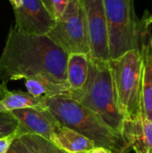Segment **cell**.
<instances>
[{"mask_svg":"<svg viewBox=\"0 0 152 153\" xmlns=\"http://www.w3.org/2000/svg\"><path fill=\"white\" fill-rule=\"evenodd\" d=\"M51 16L56 21L64 13L70 0H42Z\"/></svg>","mask_w":152,"mask_h":153,"instance_id":"ac0fdd59","label":"cell"},{"mask_svg":"<svg viewBox=\"0 0 152 153\" xmlns=\"http://www.w3.org/2000/svg\"><path fill=\"white\" fill-rule=\"evenodd\" d=\"M11 4L13 5V9H17L21 6L22 4V0H9Z\"/></svg>","mask_w":152,"mask_h":153,"instance_id":"7402d4cb","label":"cell"},{"mask_svg":"<svg viewBox=\"0 0 152 153\" xmlns=\"http://www.w3.org/2000/svg\"><path fill=\"white\" fill-rule=\"evenodd\" d=\"M44 102L60 125L87 137L95 146L106 148L113 153L129 148L121 134L78 101L65 97H53L44 100Z\"/></svg>","mask_w":152,"mask_h":153,"instance_id":"7a4b0ae2","label":"cell"},{"mask_svg":"<svg viewBox=\"0 0 152 153\" xmlns=\"http://www.w3.org/2000/svg\"><path fill=\"white\" fill-rule=\"evenodd\" d=\"M85 153H113L111 151L106 149V148H103V147H99V146H95L93 149L90 150L89 152Z\"/></svg>","mask_w":152,"mask_h":153,"instance_id":"44dd1931","label":"cell"},{"mask_svg":"<svg viewBox=\"0 0 152 153\" xmlns=\"http://www.w3.org/2000/svg\"><path fill=\"white\" fill-rule=\"evenodd\" d=\"M19 139L24 143L30 153H66L52 142L37 134H22Z\"/></svg>","mask_w":152,"mask_h":153,"instance_id":"2e32d148","label":"cell"},{"mask_svg":"<svg viewBox=\"0 0 152 153\" xmlns=\"http://www.w3.org/2000/svg\"><path fill=\"white\" fill-rule=\"evenodd\" d=\"M142 57V78L141 92V112L144 119L152 122V52L150 42L140 48Z\"/></svg>","mask_w":152,"mask_h":153,"instance_id":"4fadbf2b","label":"cell"},{"mask_svg":"<svg viewBox=\"0 0 152 153\" xmlns=\"http://www.w3.org/2000/svg\"><path fill=\"white\" fill-rule=\"evenodd\" d=\"M117 106L125 119L142 116L141 92L142 57L139 49H133L115 60H109Z\"/></svg>","mask_w":152,"mask_h":153,"instance_id":"5b68a950","label":"cell"},{"mask_svg":"<svg viewBox=\"0 0 152 153\" xmlns=\"http://www.w3.org/2000/svg\"><path fill=\"white\" fill-rule=\"evenodd\" d=\"M68 56L47 35L26 34L13 26L0 56V80L44 76L65 83Z\"/></svg>","mask_w":152,"mask_h":153,"instance_id":"6da1fadb","label":"cell"},{"mask_svg":"<svg viewBox=\"0 0 152 153\" xmlns=\"http://www.w3.org/2000/svg\"><path fill=\"white\" fill-rule=\"evenodd\" d=\"M147 22H148V24H151L152 23V14L151 16H148V18H147Z\"/></svg>","mask_w":152,"mask_h":153,"instance_id":"603a6c76","label":"cell"},{"mask_svg":"<svg viewBox=\"0 0 152 153\" xmlns=\"http://www.w3.org/2000/svg\"><path fill=\"white\" fill-rule=\"evenodd\" d=\"M19 121L18 130L22 134H37L50 141L57 120L47 108H26L11 111Z\"/></svg>","mask_w":152,"mask_h":153,"instance_id":"9c48e42d","label":"cell"},{"mask_svg":"<svg viewBox=\"0 0 152 153\" xmlns=\"http://www.w3.org/2000/svg\"><path fill=\"white\" fill-rule=\"evenodd\" d=\"M47 36L68 55L90 56L86 13L82 0H70Z\"/></svg>","mask_w":152,"mask_h":153,"instance_id":"8992f818","label":"cell"},{"mask_svg":"<svg viewBox=\"0 0 152 153\" xmlns=\"http://www.w3.org/2000/svg\"><path fill=\"white\" fill-rule=\"evenodd\" d=\"M69 99L93 111L111 129L121 134L125 118L117 106L109 61L90 58L85 85L82 90L71 92Z\"/></svg>","mask_w":152,"mask_h":153,"instance_id":"3957f363","label":"cell"},{"mask_svg":"<svg viewBox=\"0 0 152 153\" xmlns=\"http://www.w3.org/2000/svg\"><path fill=\"white\" fill-rule=\"evenodd\" d=\"M5 153H30V152L18 137L13 141V143Z\"/></svg>","mask_w":152,"mask_h":153,"instance_id":"ffe728a7","label":"cell"},{"mask_svg":"<svg viewBox=\"0 0 152 153\" xmlns=\"http://www.w3.org/2000/svg\"><path fill=\"white\" fill-rule=\"evenodd\" d=\"M150 46H151V52H152V36H151V40H150Z\"/></svg>","mask_w":152,"mask_h":153,"instance_id":"d4e9b609","label":"cell"},{"mask_svg":"<svg viewBox=\"0 0 152 153\" xmlns=\"http://www.w3.org/2000/svg\"><path fill=\"white\" fill-rule=\"evenodd\" d=\"M50 142L66 153H85L95 147L92 141L59 123L54 128Z\"/></svg>","mask_w":152,"mask_h":153,"instance_id":"8fae6325","label":"cell"},{"mask_svg":"<svg viewBox=\"0 0 152 153\" xmlns=\"http://www.w3.org/2000/svg\"><path fill=\"white\" fill-rule=\"evenodd\" d=\"M27 92L35 98L46 100L53 97L69 98L70 88L67 82L58 83L44 76H32L25 79Z\"/></svg>","mask_w":152,"mask_h":153,"instance_id":"5bb4252c","label":"cell"},{"mask_svg":"<svg viewBox=\"0 0 152 153\" xmlns=\"http://www.w3.org/2000/svg\"><path fill=\"white\" fill-rule=\"evenodd\" d=\"M26 108H47L44 100L35 98L29 92L10 91L6 82L0 83V112H11Z\"/></svg>","mask_w":152,"mask_h":153,"instance_id":"7c38bea8","label":"cell"},{"mask_svg":"<svg viewBox=\"0 0 152 153\" xmlns=\"http://www.w3.org/2000/svg\"><path fill=\"white\" fill-rule=\"evenodd\" d=\"M108 34L109 60L139 49L150 42V28L142 24L134 10V0H103Z\"/></svg>","mask_w":152,"mask_h":153,"instance_id":"277c9868","label":"cell"},{"mask_svg":"<svg viewBox=\"0 0 152 153\" xmlns=\"http://www.w3.org/2000/svg\"><path fill=\"white\" fill-rule=\"evenodd\" d=\"M20 136H21V133L19 130H17L16 132H14L10 135L0 138V153L6 152L10 148V146L12 145V143H13V141Z\"/></svg>","mask_w":152,"mask_h":153,"instance_id":"d6986e66","label":"cell"},{"mask_svg":"<svg viewBox=\"0 0 152 153\" xmlns=\"http://www.w3.org/2000/svg\"><path fill=\"white\" fill-rule=\"evenodd\" d=\"M19 126V121L11 112H0V138L13 134Z\"/></svg>","mask_w":152,"mask_h":153,"instance_id":"e0dca14e","label":"cell"},{"mask_svg":"<svg viewBox=\"0 0 152 153\" xmlns=\"http://www.w3.org/2000/svg\"><path fill=\"white\" fill-rule=\"evenodd\" d=\"M14 27L30 35H47L56 23L42 0H22L19 8L13 9Z\"/></svg>","mask_w":152,"mask_h":153,"instance_id":"ba28073f","label":"cell"},{"mask_svg":"<svg viewBox=\"0 0 152 153\" xmlns=\"http://www.w3.org/2000/svg\"><path fill=\"white\" fill-rule=\"evenodd\" d=\"M129 150H130V148H126V149H124L123 151H121L119 153H129Z\"/></svg>","mask_w":152,"mask_h":153,"instance_id":"cb8c5ba5","label":"cell"},{"mask_svg":"<svg viewBox=\"0 0 152 153\" xmlns=\"http://www.w3.org/2000/svg\"><path fill=\"white\" fill-rule=\"evenodd\" d=\"M86 13L90 58L109 61L108 34L103 0H82Z\"/></svg>","mask_w":152,"mask_h":153,"instance_id":"52a82bcc","label":"cell"},{"mask_svg":"<svg viewBox=\"0 0 152 153\" xmlns=\"http://www.w3.org/2000/svg\"><path fill=\"white\" fill-rule=\"evenodd\" d=\"M89 56L84 54H70L68 56L66 82L70 88V93L82 90L85 85L89 73Z\"/></svg>","mask_w":152,"mask_h":153,"instance_id":"9a60e30c","label":"cell"},{"mask_svg":"<svg viewBox=\"0 0 152 153\" xmlns=\"http://www.w3.org/2000/svg\"><path fill=\"white\" fill-rule=\"evenodd\" d=\"M121 135L125 144L135 153H152V122L142 116L125 119Z\"/></svg>","mask_w":152,"mask_h":153,"instance_id":"30bf717a","label":"cell"}]
</instances>
